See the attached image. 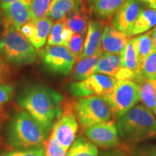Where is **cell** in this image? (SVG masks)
Returning a JSON list of instances; mask_svg holds the SVG:
<instances>
[{"label": "cell", "mask_w": 156, "mask_h": 156, "mask_svg": "<svg viewBox=\"0 0 156 156\" xmlns=\"http://www.w3.org/2000/svg\"><path fill=\"white\" fill-rule=\"evenodd\" d=\"M63 95L55 90L33 85L21 93L18 103L49 132L63 112Z\"/></svg>", "instance_id": "1"}, {"label": "cell", "mask_w": 156, "mask_h": 156, "mask_svg": "<svg viewBox=\"0 0 156 156\" xmlns=\"http://www.w3.org/2000/svg\"><path fill=\"white\" fill-rule=\"evenodd\" d=\"M119 137L126 144L156 139V119L142 104L136 105L117 121Z\"/></svg>", "instance_id": "2"}, {"label": "cell", "mask_w": 156, "mask_h": 156, "mask_svg": "<svg viewBox=\"0 0 156 156\" xmlns=\"http://www.w3.org/2000/svg\"><path fill=\"white\" fill-rule=\"evenodd\" d=\"M48 132L26 111L13 116L7 130V142L17 149L38 147L46 139Z\"/></svg>", "instance_id": "3"}, {"label": "cell", "mask_w": 156, "mask_h": 156, "mask_svg": "<svg viewBox=\"0 0 156 156\" xmlns=\"http://www.w3.org/2000/svg\"><path fill=\"white\" fill-rule=\"evenodd\" d=\"M0 54L6 60L17 65L31 64L37 56L36 49L28 39L5 20L0 38Z\"/></svg>", "instance_id": "4"}, {"label": "cell", "mask_w": 156, "mask_h": 156, "mask_svg": "<svg viewBox=\"0 0 156 156\" xmlns=\"http://www.w3.org/2000/svg\"><path fill=\"white\" fill-rule=\"evenodd\" d=\"M72 105L77 122L84 129L108 122L113 116L111 107L102 96L80 97Z\"/></svg>", "instance_id": "5"}, {"label": "cell", "mask_w": 156, "mask_h": 156, "mask_svg": "<svg viewBox=\"0 0 156 156\" xmlns=\"http://www.w3.org/2000/svg\"><path fill=\"white\" fill-rule=\"evenodd\" d=\"M111 107L113 116L119 119L140 101V85L130 80H116L110 92L102 96Z\"/></svg>", "instance_id": "6"}, {"label": "cell", "mask_w": 156, "mask_h": 156, "mask_svg": "<svg viewBox=\"0 0 156 156\" xmlns=\"http://www.w3.org/2000/svg\"><path fill=\"white\" fill-rule=\"evenodd\" d=\"M39 56L48 69L64 75L71 72L75 62L73 54L63 45H48L40 50Z\"/></svg>", "instance_id": "7"}, {"label": "cell", "mask_w": 156, "mask_h": 156, "mask_svg": "<svg viewBox=\"0 0 156 156\" xmlns=\"http://www.w3.org/2000/svg\"><path fill=\"white\" fill-rule=\"evenodd\" d=\"M116 83V80L103 74H94L87 79L74 82L69 85V90L77 97L90 95L103 96L110 92Z\"/></svg>", "instance_id": "8"}, {"label": "cell", "mask_w": 156, "mask_h": 156, "mask_svg": "<svg viewBox=\"0 0 156 156\" xmlns=\"http://www.w3.org/2000/svg\"><path fill=\"white\" fill-rule=\"evenodd\" d=\"M72 109V103L67 104L65 110L62 112L61 116L54 124L51 130L52 135L67 151L75 141L79 128L77 118L74 111Z\"/></svg>", "instance_id": "9"}, {"label": "cell", "mask_w": 156, "mask_h": 156, "mask_svg": "<svg viewBox=\"0 0 156 156\" xmlns=\"http://www.w3.org/2000/svg\"><path fill=\"white\" fill-rule=\"evenodd\" d=\"M85 130L87 137L95 145L104 149L115 148L119 145L120 137L114 121L100 123Z\"/></svg>", "instance_id": "10"}, {"label": "cell", "mask_w": 156, "mask_h": 156, "mask_svg": "<svg viewBox=\"0 0 156 156\" xmlns=\"http://www.w3.org/2000/svg\"><path fill=\"white\" fill-rule=\"evenodd\" d=\"M143 5L139 0H126L112 17V25L114 28L130 37L132 27L140 12Z\"/></svg>", "instance_id": "11"}, {"label": "cell", "mask_w": 156, "mask_h": 156, "mask_svg": "<svg viewBox=\"0 0 156 156\" xmlns=\"http://www.w3.org/2000/svg\"><path fill=\"white\" fill-rule=\"evenodd\" d=\"M4 20L17 30L31 20V0H18L0 5Z\"/></svg>", "instance_id": "12"}, {"label": "cell", "mask_w": 156, "mask_h": 156, "mask_svg": "<svg viewBox=\"0 0 156 156\" xmlns=\"http://www.w3.org/2000/svg\"><path fill=\"white\" fill-rule=\"evenodd\" d=\"M105 25L106 23L103 20H90L84 43L83 52L79 60L102 51L101 49V41Z\"/></svg>", "instance_id": "13"}, {"label": "cell", "mask_w": 156, "mask_h": 156, "mask_svg": "<svg viewBox=\"0 0 156 156\" xmlns=\"http://www.w3.org/2000/svg\"><path fill=\"white\" fill-rule=\"evenodd\" d=\"M129 38L112 25L106 24L101 36V49L103 53L120 54Z\"/></svg>", "instance_id": "14"}, {"label": "cell", "mask_w": 156, "mask_h": 156, "mask_svg": "<svg viewBox=\"0 0 156 156\" xmlns=\"http://www.w3.org/2000/svg\"><path fill=\"white\" fill-rule=\"evenodd\" d=\"M73 11L89 12L85 0H51L46 17L56 22Z\"/></svg>", "instance_id": "15"}, {"label": "cell", "mask_w": 156, "mask_h": 156, "mask_svg": "<svg viewBox=\"0 0 156 156\" xmlns=\"http://www.w3.org/2000/svg\"><path fill=\"white\" fill-rule=\"evenodd\" d=\"M102 54L103 52L100 51L95 55L77 61L72 71L71 77L73 79L81 81L94 75L95 67Z\"/></svg>", "instance_id": "16"}, {"label": "cell", "mask_w": 156, "mask_h": 156, "mask_svg": "<svg viewBox=\"0 0 156 156\" xmlns=\"http://www.w3.org/2000/svg\"><path fill=\"white\" fill-rule=\"evenodd\" d=\"M120 58L122 67L137 73L140 66L137 50V36L129 39L124 48L120 53Z\"/></svg>", "instance_id": "17"}, {"label": "cell", "mask_w": 156, "mask_h": 156, "mask_svg": "<svg viewBox=\"0 0 156 156\" xmlns=\"http://www.w3.org/2000/svg\"><path fill=\"white\" fill-rule=\"evenodd\" d=\"M126 0H96L90 12L98 20H107L112 18Z\"/></svg>", "instance_id": "18"}, {"label": "cell", "mask_w": 156, "mask_h": 156, "mask_svg": "<svg viewBox=\"0 0 156 156\" xmlns=\"http://www.w3.org/2000/svg\"><path fill=\"white\" fill-rule=\"evenodd\" d=\"M138 85H140V101L154 113L156 108V80L143 77Z\"/></svg>", "instance_id": "19"}, {"label": "cell", "mask_w": 156, "mask_h": 156, "mask_svg": "<svg viewBox=\"0 0 156 156\" xmlns=\"http://www.w3.org/2000/svg\"><path fill=\"white\" fill-rule=\"evenodd\" d=\"M122 67L120 54L104 53L95 67V73L103 74L114 77L116 74Z\"/></svg>", "instance_id": "20"}, {"label": "cell", "mask_w": 156, "mask_h": 156, "mask_svg": "<svg viewBox=\"0 0 156 156\" xmlns=\"http://www.w3.org/2000/svg\"><path fill=\"white\" fill-rule=\"evenodd\" d=\"M87 12L73 11L63 18L67 28L70 29L74 34H79L85 36L89 23Z\"/></svg>", "instance_id": "21"}, {"label": "cell", "mask_w": 156, "mask_h": 156, "mask_svg": "<svg viewBox=\"0 0 156 156\" xmlns=\"http://www.w3.org/2000/svg\"><path fill=\"white\" fill-rule=\"evenodd\" d=\"M34 21L35 27H36V30H35L34 37L29 41L34 46L36 49H40L47 41L48 34H49L53 23H52L51 20H50L47 17L36 20Z\"/></svg>", "instance_id": "22"}, {"label": "cell", "mask_w": 156, "mask_h": 156, "mask_svg": "<svg viewBox=\"0 0 156 156\" xmlns=\"http://www.w3.org/2000/svg\"><path fill=\"white\" fill-rule=\"evenodd\" d=\"M156 25V9H143L132 27L130 37L147 32Z\"/></svg>", "instance_id": "23"}, {"label": "cell", "mask_w": 156, "mask_h": 156, "mask_svg": "<svg viewBox=\"0 0 156 156\" xmlns=\"http://www.w3.org/2000/svg\"><path fill=\"white\" fill-rule=\"evenodd\" d=\"M67 156H98L96 145L79 136L69 147Z\"/></svg>", "instance_id": "24"}, {"label": "cell", "mask_w": 156, "mask_h": 156, "mask_svg": "<svg viewBox=\"0 0 156 156\" xmlns=\"http://www.w3.org/2000/svg\"><path fill=\"white\" fill-rule=\"evenodd\" d=\"M137 73L146 79L156 80V49L147 56L143 62L140 64Z\"/></svg>", "instance_id": "25"}, {"label": "cell", "mask_w": 156, "mask_h": 156, "mask_svg": "<svg viewBox=\"0 0 156 156\" xmlns=\"http://www.w3.org/2000/svg\"><path fill=\"white\" fill-rule=\"evenodd\" d=\"M152 31L153 30L137 36V50L139 54L140 66L155 48L152 38Z\"/></svg>", "instance_id": "26"}, {"label": "cell", "mask_w": 156, "mask_h": 156, "mask_svg": "<svg viewBox=\"0 0 156 156\" xmlns=\"http://www.w3.org/2000/svg\"><path fill=\"white\" fill-rule=\"evenodd\" d=\"M65 28L66 25L63 19L56 21L52 25L49 34H48L47 38L48 45H51V46H53V45H63L62 34H63V31Z\"/></svg>", "instance_id": "27"}, {"label": "cell", "mask_w": 156, "mask_h": 156, "mask_svg": "<svg viewBox=\"0 0 156 156\" xmlns=\"http://www.w3.org/2000/svg\"><path fill=\"white\" fill-rule=\"evenodd\" d=\"M85 37V36L82 34H73L67 46L69 51L75 57V61L77 62L80 59L83 52Z\"/></svg>", "instance_id": "28"}, {"label": "cell", "mask_w": 156, "mask_h": 156, "mask_svg": "<svg viewBox=\"0 0 156 156\" xmlns=\"http://www.w3.org/2000/svg\"><path fill=\"white\" fill-rule=\"evenodd\" d=\"M51 0H31V20L44 18L46 16Z\"/></svg>", "instance_id": "29"}, {"label": "cell", "mask_w": 156, "mask_h": 156, "mask_svg": "<svg viewBox=\"0 0 156 156\" xmlns=\"http://www.w3.org/2000/svg\"><path fill=\"white\" fill-rule=\"evenodd\" d=\"M45 154L46 156H67V151L58 143L51 134L46 140Z\"/></svg>", "instance_id": "30"}, {"label": "cell", "mask_w": 156, "mask_h": 156, "mask_svg": "<svg viewBox=\"0 0 156 156\" xmlns=\"http://www.w3.org/2000/svg\"><path fill=\"white\" fill-rule=\"evenodd\" d=\"M124 151L131 156H156V145L126 146Z\"/></svg>", "instance_id": "31"}, {"label": "cell", "mask_w": 156, "mask_h": 156, "mask_svg": "<svg viewBox=\"0 0 156 156\" xmlns=\"http://www.w3.org/2000/svg\"><path fill=\"white\" fill-rule=\"evenodd\" d=\"M2 156H46V154L44 147H38L8 152Z\"/></svg>", "instance_id": "32"}, {"label": "cell", "mask_w": 156, "mask_h": 156, "mask_svg": "<svg viewBox=\"0 0 156 156\" xmlns=\"http://www.w3.org/2000/svg\"><path fill=\"white\" fill-rule=\"evenodd\" d=\"M14 93V87L7 84H0V106L8 101Z\"/></svg>", "instance_id": "33"}, {"label": "cell", "mask_w": 156, "mask_h": 156, "mask_svg": "<svg viewBox=\"0 0 156 156\" xmlns=\"http://www.w3.org/2000/svg\"><path fill=\"white\" fill-rule=\"evenodd\" d=\"M35 30H36V27H35L34 21L32 20H30L28 23H25L24 25H23L22 28L20 30L21 34L28 41H30L34 37Z\"/></svg>", "instance_id": "34"}, {"label": "cell", "mask_w": 156, "mask_h": 156, "mask_svg": "<svg viewBox=\"0 0 156 156\" xmlns=\"http://www.w3.org/2000/svg\"><path fill=\"white\" fill-rule=\"evenodd\" d=\"M101 156H129L127 153L124 150L119 148H110L106 149V151H103L101 153Z\"/></svg>", "instance_id": "35"}, {"label": "cell", "mask_w": 156, "mask_h": 156, "mask_svg": "<svg viewBox=\"0 0 156 156\" xmlns=\"http://www.w3.org/2000/svg\"><path fill=\"white\" fill-rule=\"evenodd\" d=\"M139 1L148 9H156V0H139Z\"/></svg>", "instance_id": "36"}, {"label": "cell", "mask_w": 156, "mask_h": 156, "mask_svg": "<svg viewBox=\"0 0 156 156\" xmlns=\"http://www.w3.org/2000/svg\"><path fill=\"white\" fill-rule=\"evenodd\" d=\"M7 72V67L5 62L0 58V81L4 79Z\"/></svg>", "instance_id": "37"}, {"label": "cell", "mask_w": 156, "mask_h": 156, "mask_svg": "<svg viewBox=\"0 0 156 156\" xmlns=\"http://www.w3.org/2000/svg\"><path fill=\"white\" fill-rule=\"evenodd\" d=\"M2 14V12L0 10V36L4 31V17Z\"/></svg>", "instance_id": "38"}, {"label": "cell", "mask_w": 156, "mask_h": 156, "mask_svg": "<svg viewBox=\"0 0 156 156\" xmlns=\"http://www.w3.org/2000/svg\"><path fill=\"white\" fill-rule=\"evenodd\" d=\"M95 1H96V0H85V3H86V5L89 8V12H90L91 9H92V7L93 6V5H94Z\"/></svg>", "instance_id": "39"}, {"label": "cell", "mask_w": 156, "mask_h": 156, "mask_svg": "<svg viewBox=\"0 0 156 156\" xmlns=\"http://www.w3.org/2000/svg\"><path fill=\"white\" fill-rule=\"evenodd\" d=\"M152 38H153L154 47L156 49V28L152 31Z\"/></svg>", "instance_id": "40"}, {"label": "cell", "mask_w": 156, "mask_h": 156, "mask_svg": "<svg viewBox=\"0 0 156 156\" xmlns=\"http://www.w3.org/2000/svg\"><path fill=\"white\" fill-rule=\"evenodd\" d=\"M18 1V0H0V2L1 3H9L12 2Z\"/></svg>", "instance_id": "41"}, {"label": "cell", "mask_w": 156, "mask_h": 156, "mask_svg": "<svg viewBox=\"0 0 156 156\" xmlns=\"http://www.w3.org/2000/svg\"><path fill=\"white\" fill-rule=\"evenodd\" d=\"M154 114H155V116H156V108H155V112H154Z\"/></svg>", "instance_id": "42"}]
</instances>
